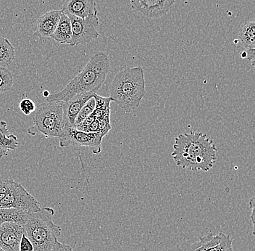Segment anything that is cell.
I'll return each instance as SVG.
<instances>
[{"label":"cell","instance_id":"obj_1","mask_svg":"<svg viewBox=\"0 0 255 251\" xmlns=\"http://www.w3.org/2000/svg\"><path fill=\"white\" fill-rule=\"evenodd\" d=\"M217 152L214 142L206 134L191 132L175 137L171 155L179 167L207 172L215 165Z\"/></svg>","mask_w":255,"mask_h":251},{"label":"cell","instance_id":"obj_2","mask_svg":"<svg viewBox=\"0 0 255 251\" xmlns=\"http://www.w3.org/2000/svg\"><path fill=\"white\" fill-rule=\"evenodd\" d=\"M111 70L108 55L99 52L92 55L84 69L57 93L49 94L46 102H65L76 94L94 92L101 88Z\"/></svg>","mask_w":255,"mask_h":251},{"label":"cell","instance_id":"obj_3","mask_svg":"<svg viewBox=\"0 0 255 251\" xmlns=\"http://www.w3.org/2000/svg\"><path fill=\"white\" fill-rule=\"evenodd\" d=\"M110 97L125 113L140 106L146 95V83L142 67L125 68L116 73L109 86Z\"/></svg>","mask_w":255,"mask_h":251},{"label":"cell","instance_id":"obj_4","mask_svg":"<svg viewBox=\"0 0 255 251\" xmlns=\"http://www.w3.org/2000/svg\"><path fill=\"white\" fill-rule=\"evenodd\" d=\"M55 210L46 207L30 213L25 223V235L31 241L33 251H49L62 234L61 227L53 221Z\"/></svg>","mask_w":255,"mask_h":251},{"label":"cell","instance_id":"obj_5","mask_svg":"<svg viewBox=\"0 0 255 251\" xmlns=\"http://www.w3.org/2000/svg\"><path fill=\"white\" fill-rule=\"evenodd\" d=\"M32 114L33 126L28 129V134L40 132L46 138L61 137L65 128L63 102H44Z\"/></svg>","mask_w":255,"mask_h":251},{"label":"cell","instance_id":"obj_6","mask_svg":"<svg viewBox=\"0 0 255 251\" xmlns=\"http://www.w3.org/2000/svg\"><path fill=\"white\" fill-rule=\"evenodd\" d=\"M97 14L89 15L86 18H79L68 15L71 23L72 36L68 45L71 47L87 44L96 40L100 36L97 28L99 22Z\"/></svg>","mask_w":255,"mask_h":251},{"label":"cell","instance_id":"obj_7","mask_svg":"<svg viewBox=\"0 0 255 251\" xmlns=\"http://www.w3.org/2000/svg\"><path fill=\"white\" fill-rule=\"evenodd\" d=\"M103 137L98 132H84L71 126H65L63 133L59 138L60 146L84 147L89 148L95 155L102 151Z\"/></svg>","mask_w":255,"mask_h":251},{"label":"cell","instance_id":"obj_8","mask_svg":"<svg viewBox=\"0 0 255 251\" xmlns=\"http://www.w3.org/2000/svg\"><path fill=\"white\" fill-rule=\"evenodd\" d=\"M0 209H15L29 213L38 212L41 209L39 201L21 184L14 182L2 201Z\"/></svg>","mask_w":255,"mask_h":251},{"label":"cell","instance_id":"obj_9","mask_svg":"<svg viewBox=\"0 0 255 251\" xmlns=\"http://www.w3.org/2000/svg\"><path fill=\"white\" fill-rule=\"evenodd\" d=\"M25 234V225L5 222L0 225V249L4 251H20V243Z\"/></svg>","mask_w":255,"mask_h":251},{"label":"cell","instance_id":"obj_10","mask_svg":"<svg viewBox=\"0 0 255 251\" xmlns=\"http://www.w3.org/2000/svg\"><path fill=\"white\" fill-rule=\"evenodd\" d=\"M132 8L149 18H159L166 15L175 0H130Z\"/></svg>","mask_w":255,"mask_h":251},{"label":"cell","instance_id":"obj_11","mask_svg":"<svg viewBox=\"0 0 255 251\" xmlns=\"http://www.w3.org/2000/svg\"><path fill=\"white\" fill-rule=\"evenodd\" d=\"M94 92L76 94L67 101L63 102V118L65 126L74 127L78 114L88 100L95 95Z\"/></svg>","mask_w":255,"mask_h":251},{"label":"cell","instance_id":"obj_12","mask_svg":"<svg viewBox=\"0 0 255 251\" xmlns=\"http://www.w3.org/2000/svg\"><path fill=\"white\" fill-rule=\"evenodd\" d=\"M62 12L79 18L98 13L95 0H66L62 8Z\"/></svg>","mask_w":255,"mask_h":251},{"label":"cell","instance_id":"obj_13","mask_svg":"<svg viewBox=\"0 0 255 251\" xmlns=\"http://www.w3.org/2000/svg\"><path fill=\"white\" fill-rule=\"evenodd\" d=\"M62 14L61 10H52L40 16L34 34L40 39L50 37L58 25Z\"/></svg>","mask_w":255,"mask_h":251},{"label":"cell","instance_id":"obj_14","mask_svg":"<svg viewBox=\"0 0 255 251\" xmlns=\"http://www.w3.org/2000/svg\"><path fill=\"white\" fill-rule=\"evenodd\" d=\"M238 47L242 51L255 50V23L253 20L247 21L239 28Z\"/></svg>","mask_w":255,"mask_h":251},{"label":"cell","instance_id":"obj_15","mask_svg":"<svg viewBox=\"0 0 255 251\" xmlns=\"http://www.w3.org/2000/svg\"><path fill=\"white\" fill-rule=\"evenodd\" d=\"M18 145L17 137L9 134L7 122L0 121V158L7 156L9 152L17 149Z\"/></svg>","mask_w":255,"mask_h":251},{"label":"cell","instance_id":"obj_16","mask_svg":"<svg viewBox=\"0 0 255 251\" xmlns=\"http://www.w3.org/2000/svg\"><path fill=\"white\" fill-rule=\"evenodd\" d=\"M72 36L71 23L69 17L65 14H62L58 25L55 32L50 36L51 39L55 40L61 44H68Z\"/></svg>","mask_w":255,"mask_h":251},{"label":"cell","instance_id":"obj_17","mask_svg":"<svg viewBox=\"0 0 255 251\" xmlns=\"http://www.w3.org/2000/svg\"><path fill=\"white\" fill-rule=\"evenodd\" d=\"M29 212L15 209H0V225L5 222H17L25 225Z\"/></svg>","mask_w":255,"mask_h":251},{"label":"cell","instance_id":"obj_18","mask_svg":"<svg viewBox=\"0 0 255 251\" xmlns=\"http://www.w3.org/2000/svg\"><path fill=\"white\" fill-rule=\"evenodd\" d=\"M15 57V48L10 41L4 37H0V67L7 68Z\"/></svg>","mask_w":255,"mask_h":251},{"label":"cell","instance_id":"obj_19","mask_svg":"<svg viewBox=\"0 0 255 251\" xmlns=\"http://www.w3.org/2000/svg\"><path fill=\"white\" fill-rule=\"evenodd\" d=\"M93 97L96 105L92 115L95 119L98 120L107 115H111V103L113 102V99L111 97H101L97 93L95 94Z\"/></svg>","mask_w":255,"mask_h":251},{"label":"cell","instance_id":"obj_20","mask_svg":"<svg viewBox=\"0 0 255 251\" xmlns=\"http://www.w3.org/2000/svg\"><path fill=\"white\" fill-rule=\"evenodd\" d=\"M14 84V75L7 68L0 67V94L11 90Z\"/></svg>","mask_w":255,"mask_h":251},{"label":"cell","instance_id":"obj_21","mask_svg":"<svg viewBox=\"0 0 255 251\" xmlns=\"http://www.w3.org/2000/svg\"><path fill=\"white\" fill-rule=\"evenodd\" d=\"M95 100L94 97L88 100L87 103L80 110L79 114H78L77 117H76V121H75L74 127H76L78 124L82 122L84 119H86L88 116H90L93 113L94 110L95 109Z\"/></svg>","mask_w":255,"mask_h":251},{"label":"cell","instance_id":"obj_22","mask_svg":"<svg viewBox=\"0 0 255 251\" xmlns=\"http://www.w3.org/2000/svg\"><path fill=\"white\" fill-rule=\"evenodd\" d=\"M220 236H221L220 242L206 251H227L232 249V239L230 235L220 233Z\"/></svg>","mask_w":255,"mask_h":251},{"label":"cell","instance_id":"obj_23","mask_svg":"<svg viewBox=\"0 0 255 251\" xmlns=\"http://www.w3.org/2000/svg\"><path fill=\"white\" fill-rule=\"evenodd\" d=\"M98 121V133L100 134L102 137H105L110 131L111 130V115H107L103 116L100 119L97 120Z\"/></svg>","mask_w":255,"mask_h":251},{"label":"cell","instance_id":"obj_24","mask_svg":"<svg viewBox=\"0 0 255 251\" xmlns=\"http://www.w3.org/2000/svg\"><path fill=\"white\" fill-rule=\"evenodd\" d=\"M19 107H20V110L23 112V114L26 115V116H30L36 109L35 102L33 100H30V99L22 100L20 102Z\"/></svg>","mask_w":255,"mask_h":251},{"label":"cell","instance_id":"obj_25","mask_svg":"<svg viewBox=\"0 0 255 251\" xmlns=\"http://www.w3.org/2000/svg\"><path fill=\"white\" fill-rule=\"evenodd\" d=\"M15 181L8 179H0V202L9 191Z\"/></svg>","mask_w":255,"mask_h":251},{"label":"cell","instance_id":"obj_26","mask_svg":"<svg viewBox=\"0 0 255 251\" xmlns=\"http://www.w3.org/2000/svg\"><path fill=\"white\" fill-rule=\"evenodd\" d=\"M199 245V241L194 244L184 242L177 246L175 251H198L197 249H198Z\"/></svg>","mask_w":255,"mask_h":251},{"label":"cell","instance_id":"obj_27","mask_svg":"<svg viewBox=\"0 0 255 251\" xmlns=\"http://www.w3.org/2000/svg\"><path fill=\"white\" fill-rule=\"evenodd\" d=\"M20 251H33V246L31 241L25 234L22 237L20 243Z\"/></svg>","mask_w":255,"mask_h":251},{"label":"cell","instance_id":"obj_28","mask_svg":"<svg viewBox=\"0 0 255 251\" xmlns=\"http://www.w3.org/2000/svg\"><path fill=\"white\" fill-rule=\"evenodd\" d=\"M95 120V118L94 117V116L92 113L90 116H88V117L86 118V119H84L82 122L80 123L79 124H78V125L74 128H76L78 130L81 131V132H87L88 127L90 126V124H92Z\"/></svg>","mask_w":255,"mask_h":251},{"label":"cell","instance_id":"obj_29","mask_svg":"<svg viewBox=\"0 0 255 251\" xmlns=\"http://www.w3.org/2000/svg\"><path fill=\"white\" fill-rule=\"evenodd\" d=\"M49 251H74L69 245L61 244L58 241H56L55 246Z\"/></svg>","mask_w":255,"mask_h":251},{"label":"cell","instance_id":"obj_30","mask_svg":"<svg viewBox=\"0 0 255 251\" xmlns=\"http://www.w3.org/2000/svg\"><path fill=\"white\" fill-rule=\"evenodd\" d=\"M250 206L251 208V215L250 219L252 221V225H253V235L255 236V197L253 196L250 199Z\"/></svg>","mask_w":255,"mask_h":251},{"label":"cell","instance_id":"obj_31","mask_svg":"<svg viewBox=\"0 0 255 251\" xmlns=\"http://www.w3.org/2000/svg\"><path fill=\"white\" fill-rule=\"evenodd\" d=\"M98 132V121L97 120H95L90 126L88 127L87 132Z\"/></svg>","mask_w":255,"mask_h":251},{"label":"cell","instance_id":"obj_32","mask_svg":"<svg viewBox=\"0 0 255 251\" xmlns=\"http://www.w3.org/2000/svg\"><path fill=\"white\" fill-rule=\"evenodd\" d=\"M42 94L44 97H45L46 98H47V97H49V95L50 94V93H49V91L45 90L43 92Z\"/></svg>","mask_w":255,"mask_h":251},{"label":"cell","instance_id":"obj_33","mask_svg":"<svg viewBox=\"0 0 255 251\" xmlns=\"http://www.w3.org/2000/svg\"><path fill=\"white\" fill-rule=\"evenodd\" d=\"M233 251V249H230V250H229V251Z\"/></svg>","mask_w":255,"mask_h":251},{"label":"cell","instance_id":"obj_34","mask_svg":"<svg viewBox=\"0 0 255 251\" xmlns=\"http://www.w3.org/2000/svg\"><path fill=\"white\" fill-rule=\"evenodd\" d=\"M0 251H4V250H2V249H0Z\"/></svg>","mask_w":255,"mask_h":251}]
</instances>
